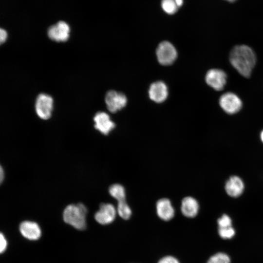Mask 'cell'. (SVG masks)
Masks as SVG:
<instances>
[{
	"mask_svg": "<svg viewBox=\"0 0 263 263\" xmlns=\"http://www.w3.org/2000/svg\"><path fill=\"white\" fill-rule=\"evenodd\" d=\"M94 128L104 135H107L115 127L114 123L110 116L103 112H98L94 117Z\"/></svg>",
	"mask_w": 263,
	"mask_h": 263,
	"instance_id": "10",
	"label": "cell"
},
{
	"mask_svg": "<svg viewBox=\"0 0 263 263\" xmlns=\"http://www.w3.org/2000/svg\"><path fill=\"white\" fill-rule=\"evenodd\" d=\"M109 191L110 194L118 202L125 200V190L121 185L115 184L111 185Z\"/></svg>",
	"mask_w": 263,
	"mask_h": 263,
	"instance_id": "16",
	"label": "cell"
},
{
	"mask_svg": "<svg viewBox=\"0 0 263 263\" xmlns=\"http://www.w3.org/2000/svg\"><path fill=\"white\" fill-rule=\"evenodd\" d=\"M156 54L158 61L163 65L171 64L177 57L175 48L167 41H162L158 45Z\"/></svg>",
	"mask_w": 263,
	"mask_h": 263,
	"instance_id": "4",
	"label": "cell"
},
{
	"mask_svg": "<svg viewBox=\"0 0 263 263\" xmlns=\"http://www.w3.org/2000/svg\"><path fill=\"white\" fill-rule=\"evenodd\" d=\"M0 253L3 252L7 247V242L4 236L2 233L0 235Z\"/></svg>",
	"mask_w": 263,
	"mask_h": 263,
	"instance_id": "23",
	"label": "cell"
},
{
	"mask_svg": "<svg viewBox=\"0 0 263 263\" xmlns=\"http://www.w3.org/2000/svg\"><path fill=\"white\" fill-rule=\"evenodd\" d=\"M156 211L158 217L164 221H169L174 216V209L167 198H162L157 202Z\"/></svg>",
	"mask_w": 263,
	"mask_h": 263,
	"instance_id": "14",
	"label": "cell"
},
{
	"mask_svg": "<svg viewBox=\"0 0 263 263\" xmlns=\"http://www.w3.org/2000/svg\"><path fill=\"white\" fill-rule=\"evenodd\" d=\"M199 208L197 201L192 197H185L181 203V212L186 217L193 218L198 214Z\"/></svg>",
	"mask_w": 263,
	"mask_h": 263,
	"instance_id": "15",
	"label": "cell"
},
{
	"mask_svg": "<svg viewBox=\"0 0 263 263\" xmlns=\"http://www.w3.org/2000/svg\"><path fill=\"white\" fill-rule=\"evenodd\" d=\"M178 7H180L182 5L183 3V0H174Z\"/></svg>",
	"mask_w": 263,
	"mask_h": 263,
	"instance_id": "26",
	"label": "cell"
},
{
	"mask_svg": "<svg viewBox=\"0 0 263 263\" xmlns=\"http://www.w3.org/2000/svg\"><path fill=\"white\" fill-rule=\"evenodd\" d=\"M244 185L242 179L238 176L233 175L227 180L225 185V190L230 197H238L243 192Z\"/></svg>",
	"mask_w": 263,
	"mask_h": 263,
	"instance_id": "12",
	"label": "cell"
},
{
	"mask_svg": "<svg viewBox=\"0 0 263 263\" xmlns=\"http://www.w3.org/2000/svg\"><path fill=\"white\" fill-rule=\"evenodd\" d=\"M149 94L150 98L157 103L163 102L168 94L166 85L162 81H156L152 83L149 88Z\"/></svg>",
	"mask_w": 263,
	"mask_h": 263,
	"instance_id": "11",
	"label": "cell"
},
{
	"mask_svg": "<svg viewBox=\"0 0 263 263\" xmlns=\"http://www.w3.org/2000/svg\"><path fill=\"white\" fill-rule=\"evenodd\" d=\"M219 104L221 108L229 114L238 112L242 106L240 99L232 93H226L222 95L220 98Z\"/></svg>",
	"mask_w": 263,
	"mask_h": 263,
	"instance_id": "7",
	"label": "cell"
},
{
	"mask_svg": "<svg viewBox=\"0 0 263 263\" xmlns=\"http://www.w3.org/2000/svg\"><path fill=\"white\" fill-rule=\"evenodd\" d=\"M70 31L69 25L66 22L61 20L48 28L47 36L53 41L65 42L70 37Z\"/></svg>",
	"mask_w": 263,
	"mask_h": 263,
	"instance_id": "5",
	"label": "cell"
},
{
	"mask_svg": "<svg viewBox=\"0 0 263 263\" xmlns=\"http://www.w3.org/2000/svg\"><path fill=\"white\" fill-rule=\"evenodd\" d=\"M7 32L2 28L0 29V44H2L6 40L7 38Z\"/></svg>",
	"mask_w": 263,
	"mask_h": 263,
	"instance_id": "24",
	"label": "cell"
},
{
	"mask_svg": "<svg viewBox=\"0 0 263 263\" xmlns=\"http://www.w3.org/2000/svg\"><path fill=\"white\" fill-rule=\"evenodd\" d=\"M261 139L262 142L263 143V130L262 131L261 133Z\"/></svg>",
	"mask_w": 263,
	"mask_h": 263,
	"instance_id": "27",
	"label": "cell"
},
{
	"mask_svg": "<svg viewBox=\"0 0 263 263\" xmlns=\"http://www.w3.org/2000/svg\"><path fill=\"white\" fill-rule=\"evenodd\" d=\"M218 228H225L232 226V221L230 217L226 215L223 214L217 220Z\"/></svg>",
	"mask_w": 263,
	"mask_h": 263,
	"instance_id": "21",
	"label": "cell"
},
{
	"mask_svg": "<svg viewBox=\"0 0 263 263\" xmlns=\"http://www.w3.org/2000/svg\"><path fill=\"white\" fill-rule=\"evenodd\" d=\"M116 216V209L111 204L103 203L99 209L95 213L94 218L101 225H108L112 223Z\"/></svg>",
	"mask_w": 263,
	"mask_h": 263,
	"instance_id": "9",
	"label": "cell"
},
{
	"mask_svg": "<svg viewBox=\"0 0 263 263\" xmlns=\"http://www.w3.org/2000/svg\"><path fill=\"white\" fill-rule=\"evenodd\" d=\"M218 233L222 238L224 239H229L234 236L235 231L232 226L218 228Z\"/></svg>",
	"mask_w": 263,
	"mask_h": 263,
	"instance_id": "20",
	"label": "cell"
},
{
	"mask_svg": "<svg viewBox=\"0 0 263 263\" xmlns=\"http://www.w3.org/2000/svg\"><path fill=\"white\" fill-rule=\"evenodd\" d=\"M207 263H230V259L226 254L219 252L212 256Z\"/></svg>",
	"mask_w": 263,
	"mask_h": 263,
	"instance_id": "19",
	"label": "cell"
},
{
	"mask_svg": "<svg viewBox=\"0 0 263 263\" xmlns=\"http://www.w3.org/2000/svg\"><path fill=\"white\" fill-rule=\"evenodd\" d=\"M53 104L51 95L45 93L39 94L35 102V111L38 116L42 119H48L52 114Z\"/></svg>",
	"mask_w": 263,
	"mask_h": 263,
	"instance_id": "3",
	"label": "cell"
},
{
	"mask_svg": "<svg viewBox=\"0 0 263 263\" xmlns=\"http://www.w3.org/2000/svg\"><path fill=\"white\" fill-rule=\"evenodd\" d=\"M226 75L220 69H213L209 70L206 75L207 84L216 91L224 89L226 83Z\"/></svg>",
	"mask_w": 263,
	"mask_h": 263,
	"instance_id": "8",
	"label": "cell"
},
{
	"mask_svg": "<svg viewBox=\"0 0 263 263\" xmlns=\"http://www.w3.org/2000/svg\"><path fill=\"white\" fill-rule=\"evenodd\" d=\"M161 6L163 10L168 14L175 13L178 8L174 0H162Z\"/></svg>",
	"mask_w": 263,
	"mask_h": 263,
	"instance_id": "18",
	"label": "cell"
},
{
	"mask_svg": "<svg viewBox=\"0 0 263 263\" xmlns=\"http://www.w3.org/2000/svg\"><path fill=\"white\" fill-rule=\"evenodd\" d=\"M87 209L82 203L68 205L64 209L63 218L64 222L78 230L86 227Z\"/></svg>",
	"mask_w": 263,
	"mask_h": 263,
	"instance_id": "2",
	"label": "cell"
},
{
	"mask_svg": "<svg viewBox=\"0 0 263 263\" xmlns=\"http://www.w3.org/2000/svg\"><path fill=\"white\" fill-rule=\"evenodd\" d=\"M229 60L232 65L243 76L249 77L256 63V56L249 46L236 45L230 51Z\"/></svg>",
	"mask_w": 263,
	"mask_h": 263,
	"instance_id": "1",
	"label": "cell"
},
{
	"mask_svg": "<svg viewBox=\"0 0 263 263\" xmlns=\"http://www.w3.org/2000/svg\"><path fill=\"white\" fill-rule=\"evenodd\" d=\"M158 263H180L178 260L175 258L168 256L161 259Z\"/></svg>",
	"mask_w": 263,
	"mask_h": 263,
	"instance_id": "22",
	"label": "cell"
},
{
	"mask_svg": "<svg viewBox=\"0 0 263 263\" xmlns=\"http://www.w3.org/2000/svg\"><path fill=\"white\" fill-rule=\"evenodd\" d=\"M225 0L228 1L229 2H234L236 0Z\"/></svg>",
	"mask_w": 263,
	"mask_h": 263,
	"instance_id": "28",
	"label": "cell"
},
{
	"mask_svg": "<svg viewBox=\"0 0 263 263\" xmlns=\"http://www.w3.org/2000/svg\"><path fill=\"white\" fill-rule=\"evenodd\" d=\"M4 172L3 170V169L1 167L0 169V180L1 183L3 181L4 179Z\"/></svg>",
	"mask_w": 263,
	"mask_h": 263,
	"instance_id": "25",
	"label": "cell"
},
{
	"mask_svg": "<svg viewBox=\"0 0 263 263\" xmlns=\"http://www.w3.org/2000/svg\"><path fill=\"white\" fill-rule=\"evenodd\" d=\"M19 230L23 237L30 240H37L41 235V230L35 222L25 221L19 225Z\"/></svg>",
	"mask_w": 263,
	"mask_h": 263,
	"instance_id": "13",
	"label": "cell"
},
{
	"mask_svg": "<svg viewBox=\"0 0 263 263\" xmlns=\"http://www.w3.org/2000/svg\"><path fill=\"white\" fill-rule=\"evenodd\" d=\"M117 212L119 215L123 219H129L132 215L131 208L125 200L118 202Z\"/></svg>",
	"mask_w": 263,
	"mask_h": 263,
	"instance_id": "17",
	"label": "cell"
},
{
	"mask_svg": "<svg viewBox=\"0 0 263 263\" xmlns=\"http://www.w3.org/2000/svg\"><path fill=\"white\" fill-rule=\"evenodd\" d=\"M105 101L108 110L112 113L122 109L127 102L124 94L113 90L109 91L106 93Z\"/></svg>",
	"mask_w": 263,
	"mask_h": 263,
	"instance_id": "6",
	"label": "cell"
}]
</instances>
